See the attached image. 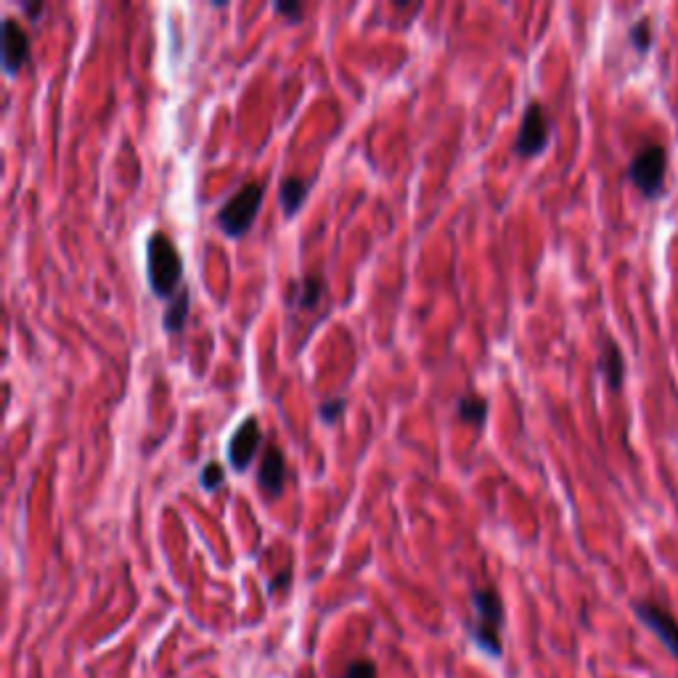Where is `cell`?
I'll return each mask as SVG.
<instances>
[{"instance_id":"18","label":"cell","mask_w":678,"mask_h":678,"mask_svg":"<svg viewBox=\"0 0 678 678\" xmlns=\"http://www.w3.org/2000/svg\"><path fill=\"white\" fill-rule=\"evenodd\" d=\"M342 678H377V665L371 660H353L345 668Z\"/></svg>"},{"instance_id":"1","label":"cell","mask_w":678,"mask_h":678,"mask_svg":"<svg viewBox=\"0 0 678 678\" xmlns=\"http://www.w3.org/2000/svg\"><path fill=\"white\" fill-rule=\"evenodd\" d=\"M146 271H149V287L157 297H173L181 287L183 260L175 242L162 231H154L146 242Z\"/></svg>"},{"instance_id":"9","label":"cell","mask_w":678,"mask_h":678,"mask_svg":"<svg viewBox=\"0 0 678 678\" xmlns=\"http://www.w3.org/2000/svg\"><path fill=\"white\" fill-rule=\"evenodd\" d=\"M284 483H287V459H284V451L276 443L265 445L263 461L257 467V485H260L265 496L273 498L281 496Z\"/></svg>"},{"instance_id":"8","label":"cell","mask_w":678,"mask_h":678,"mask_svg":"<svg viewBox=\"0 0 678 678\" xmlns=\"http://www.w3.org/2000/svg\"><path fill=\"white\" fill-rule=\"evenodd\" d=\"M24 64H30V35L16 16L3 19V67L8 75H16Z\"/></svg>"},{"instance_id":"6","label":"cell","mask_w":678,"mask_h":678,"mask_svg":"<svg viewBox=\"0 0 678 678\" xmlns=\"http://www.w3.org/2000/svg\"><path fill=\"white\" fill-rule=\"evenodd\" d=\"M633 612L641 620V626H647L649 631L655 633L660 644L678 660V620L673 618L671 612L655 602H636Z\"/></svg>"},{"instance_id":"19","label":"cell","mask_w":678,"mask_h":678,"mask_svg":"<svg viewBox=\"0 0 678 678\" xmlns=\"http://www.w3.org/2000/svg\"><path fill=\"white\" fill-rule=\"evenodd\" d=\"M276 11H279V14H287L289 19H294V22L302 16L300 3H276Z\"/></svg>"},{"instance_id":"13","label":"cell","mask_w":678,"mask_h":678,"mask_svg":"<svg viewBox=\"0 0 678 678\" xmlns=\"http://www.w3.org/2000/svg\"><path fill=\"white\" fill-rule=\"evenodd\" d=\"M189 305H191V294L189 289H181V292L175 294L170 305L165 308V318H162V324L170 334L183 332V326H186V318H189Z\"/></svg>"},{"instance_id":"20","label":"cell","mask_w":678,"mask_h":678,"mask_svg":"<svg viewBox=\"0 0 678 678\" xmlns=\"http://www.w3.org/2000/svg\"><path fill=\"white\" fill-rule=\"evenodd\" d=\"M289 583V573H284L279 578V583H271V591H276V588H284Z\"/></svg>"},{"instance_id":"10","label":"cell","mask_w":678,"mask_h":678,"mask_svg":"<svg viewBox=\"0 0 678 678\" xmlns=\"http://www.w3.org/2000/svg\"><path fill=\"white\" fill-rule=\"evenodd\" d=\"M599 371H602L604 382L610 387L612 392L623 390V382H626V361H623V353H620V347L607 339L602 347V353H599Z\"/></svg>"},{"instance_id":"11","label":"cell","mask_w":678,"mask_h":678,"mask_svg":"<svg viewBox=\"0 0 678 678\" xmlns=\"http://www.w3.org/2000/svg\"><path fill=\"white\" fill-rule=\"evenodd\" d=\"M308 189L310 183L305 181V178H300V175H287V178L279 183V202L287 218H292L294 212L300 210L302 202H305V196H308Z\"/></svg>"},{"instance_id":"7","label":"cell","mask_w":678,"mask_h":678,"mask_svg":"<svg viewBox=\"0 0 678 678\" xmlns=\"http://www.w3.org/2000/svg\"><path fill=\"white\" fill-rule=\"evenodd\" d=\"M263 443V430H260V422L255 416H247L239 430L234 432L231 443H228V461L236 472H247L252 459H255L257 448Z\"/></svg>"},{"instance_id":"5","label":"cell","mask_w":678,"mask_h":678,"mask_svg":"<svg viewBox=\"0 0 678 678\" xmlns=\"http://www.w3.org/2000/svg\"><path fill=\"white\" fill-rule=\"evenodd\" d=\"M549 136V114H546L541 101H530L525 114H522L520 133H517V141H514V154L517 157H535V154H541L546 149V144H549Z\"/></svg>"},{"instance_id":"14","label":"cell","mask_w":678,"mask_h":678,"mask_svg":"<svg viewBox=\"0 0 678 678\" xmlns=\"http://www.w3.org/2000/svg\"><path fill=\"white\" fill-rule=\"evenodd\" d=\"M456 411H459V419H464V422L483 427L485 419H488V400L483 395H477V392H467L456 403Z\"/></svg>"},{"instance_id":"16","label":"cell","mask_w":678,"mask_h":678,"mask_svg":"<svg viewBox=\"0 0 678 678\" xmlns=\"http://www.w3.org/2000/svg\"><path fill=\"white\" fill-rule=\"evenodd\" d=\"M223 480H226V469L220 467L218 461H207L202 472H199V483L207 490H218L223 485Z\"/></svg>"},{"instance_id":"2","label":"cell","mask_w":678,"mask_h":678,"mask_svg":"<svg viewBox=\"0 0 678 678\" xmlns=\"http://www.w3.org/2000/svg\"><path fill=\"white\" fill-rule=\"evenodd\" d=\"M472 607H475L477 620L469 626V636L485 655L501 657V626H504V604L496 588H475L472 591Z\"/></svg>"},{"instance_id":"12","label":"cell","mask_w":678,"mask_h":678,"mask_svg":"<svg viewBox=\"0 0 678 678\" xmlns=\"http://www.w3.org/2000/svg\"><path fill=\"white\" fill-rule=\"evenodd\" d=\"M324 289H326L324 276H316V273H313V276H305V279L297 284V289H294L292 302L302 310L316 308L318 302H321V297H324Z\"/></svg>"},{"instance_id":"21","label":"cell","mask_w":678,"mask_h":678,"mask_svg":"<svg viewBox=\"0 0 678 678\" xmlns=\"http://www.w3.org/2000/svg\"><path fill=\"white\" fill-rule=\"evenodd\" d=\"M40 8H43V6H40V3H27V6H24V11H27V14H30V16H35L40 11Z\"/></svg>"},{"instance_id":"15","label":"cell","mask_w":678,"mask_h":678,"mask_svg":"<svg viewBox=\"0 0 678 678\" xmlns=\"http://www.w3.org/2000/svg\"><path fill=\"white\" fill-rule=\"evenodd\" d=\"M652 40H655V24L649 16H641L628 27V43L636 53H647L652 48Z\"/></svg>"},{"instance_id":"3","label":"cell","mask_w":678,"mask_h":678,"mask_svg":"<svg viewBox=\"0 0 678 678\" xmlns=\"http://www.w3.org/2000/svg\"><path fill=\"white\" fill-rule=\"evenodd\" d=\"M263 194L265 186L260 181H247L244 186H239V191L218 210V226L236 239L247 234L263 204Z\"/></svg>"},{"instance_id":"4","label":"cell","mask_w":678,"mask_h":678,"mask_svg":"<svg viewBox=\"0 0 678 678\" xmlns=\"http://www.w3.org/2000/svg\"><path fill=\"white\" fill-rule=\"evenodd\" d=\"M665 175H668V149L663 144L644 146L628 165V181L647 199H657L663 194Z\"/></svg>"},{"instance_id":"17","label":"cell","mask_w":678,"mask_h":678,"mask_svg":"<svg viewBox=\"0 0 678 678\" xmlns=\"http://www.w3.org/2000/svg\"><path fill=\"white\" fill-rule=\"evenodd\" d=\"M342 414H345V398H329L318 406V416H321V422L326 424L337 422Z\"/></svg>"}]
</instances>
